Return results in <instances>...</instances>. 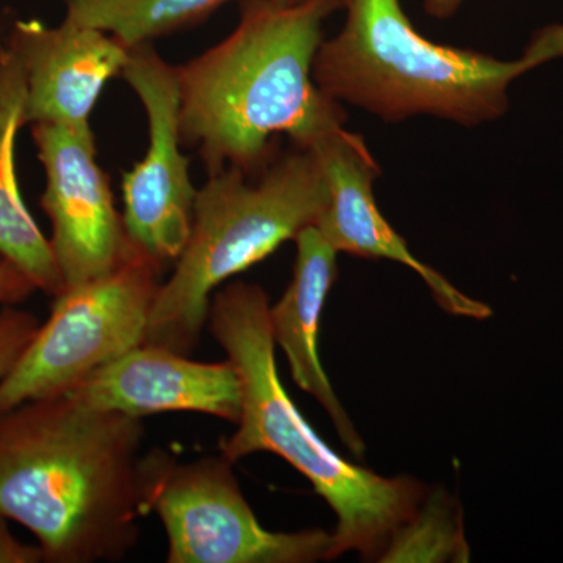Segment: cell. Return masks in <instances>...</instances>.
I'll use <instances>...</instances> for the list:
<instances>
[{
	"instance_id": "3957f363",
	"label": "cell",
	"mask_w": 563,
	"mask_h": 563,
	"mask_svg": "<svg viewBox=\"0 0 563 563\" xmlns=\"http://www.w3.org/2000/svg\"><path fill=\"white\" fill-rule=\"evenodd\" d=\"M269 307L261 285L246 282L229 284L210 302L207 324L243 385L242 417L236 431L221 442V454L233 463L255 453L279 455L335 514L331 559L355 551L365 561L379 562L393 533L426 498V485L355 465L314 432L282 385Z\"/></svg>"
},
{
	"instance_id": "5bb4252c",
	"label": "cell",
	"mask_w": 563,
	"mask_h": 563,
	"mask_svg": "<svg viewBox=\"0 0 563 563\" xmlns=\"http://www.w3.org/2000/svg\"><path fill=\"white\" fill-rule=\"evenodd\" d=\"M25 103L24 65L10 41L0 40V258L18 266L36 290L57 298L65 285L51 242L33 220L18 184L14 146L18 132L27 124Z\"/></svg>"
},
{
	"instance_id": "5b68a950",
	"label": "cell",
	"mask_w": 563,
	"mask_h": 563,
	"mask_svg": "<svg viewBox=\"0 0 563 563\" xmlns=\"http://www.w3.org/2000/svg\"><path fill=\"white\" fill-rule=\"evenodd\" d=\"M329 187L317 155L292 146L257 176L225 168L198 191L187 246L152 307L144 343L191 355L211 292L317 224Z\"/></svg>"
},
{
	"instance_id": "ffe728a7",
	"label": "cell",
	"mask_w": 563,
	"mask_h": 563,
	"mask_svg": "<svg viewBox=\"0 0 563 563\" xmlns=\"http://www.w3.org/2000/svg\"><path fill=\"white\" fill-rule=\"evenodd\" d=\"M463 0H424V11L437 20H448L461 9Z\"/></svg>"
},
{
	"instance_id": "8992f818",
	"label": "cell",
	"mask_w": 563,
	"mask_h": 563,
	"mask_svg": "<svg viewBox=\"0 0 563 563\" xmlns=\"http://www.w3.org/2000/svg\"><path fill=\"white\" fill-rule=\"evenodd\" d=\"M232 466L222 454L187 463L163 450L140 457L141 512L157 515L165 526L169 563H312L331 559L332 533L263 528Z\"/></svg>"
},
{
	"instance_id": "6da1fadb",
	"label": "cell",
	"mask_w": 563,
	"mask_h": 563,
	"mask_svg": "<svg viewBox=\"0 0 563 563\" xmlns=\"http://www.w3.org/2000/svg\"><path fill=\"white\" fill-rule=\"evenodd\" d=\"M143 418L69 393L0 415V515L38 539L46 562L122 561L140 537Z\"/></svg>"
},
{
	"instance_id": "d6986e66",
	"label": "cell",
	"mask_w": 563,
	"mask_h": 563,
	"mask_svg": "<svg viewBox=\"0 0 563 563\" xmlns=\"http://www.w3.org/2000/svg\"><path fill=\"white\" fill-rule=\"evenodd\" d=\"M46 562L40 544L20 542L10 532L7 518L0 515V563H40Z\"/></svg>"
},
{
	"instance_id": "7a4b0ae2",
	"label": "cell",
	"mask_w": 563,
	"mask_h": 563,
	"mask_svg": "<svg viewBox=\"0 0 563 563\" xmlns=\"http://www.w3.org/2000/svg\"><path fill=\"white\" fill-rule=\"evenodd\" d=\"M339 0H242L235 31L217 46L176 66L180 136L196 146L209 176L225 168L257 176L276 158V141L309 150L346 122L342 103L313 80L322 24Z\"/></svg>"
},
{
	"instance_id": "277c9868",
	"label": "cell",
	"mask_w": 563,
	"mask_h": 563,
	"mask_svg": "<svg viewBox=\"0 0 563 563\" xmlns=\"http://www.w3.org/2000/svg\"><path fill=\"white\" fill-rule=\"evenodd\" d=\"M344 24L322 40L313 80L333 101L387 122L433 117L476 128L509 109L510 84L563 57V24L533 33L518 60L443 46L424 38L401 0H339Z\"/></svg>"
},
{
	"instance_id": "7c38bea8",
	"label": "cell",
	"mask_w": 563,
	"mask_h": 563,
	"mask_svg": "<svg viewBox=\"0 0 563 563\" xmlns=\"http://www.w3.org/2000/svg\"><path fill=\"white\" fill-rule=\"evenodd\" d=\"M7 40L27 76V124L91 128L90 114L107 81L120 76L132 47L99 29L63 21L49 27L16 20Z\"/></svg>"
},
{
	"instance_id": "9a60e30c",
	"label": "cell",
	"mask_w": 563,
	"mask_h": 563,
	"mask_svg": "<svg viewBox=\"0 0 563 563\" xmlns=\"http://www.w3.org/2000/svg\"><path fill=\"white\" fill-rule=\"evenodd\" d=\"M66 21L111 33L129 47L201 24L229 0H62Z\"/></svg>"
},
{
	"instance_id": "4fadbf2b",
	"label": "cell",
	"mask_w": 563,
	"mask_h": 563,
	"mask_svg": "<svg viewBox=\"0 0 563 563\" xmlns=\"http://www.w3.org/2000/svg\"><path fill=\"white\" fill-rule=\"evenodd\" d=\"M295 242L298 254L292 279L280 301L269 307L273 340L290 363L295 384L321 404L347 450L362 457L365 443L344 412L318 354L322 309L339 277V251L317 225L303 229Z\"/></svg>"
},
{
	"instance_id": "8fae6325",
	"label": "cell",
	"mask_w": 563,
	"mask_h": 563,
	"mask_svg": "<svg viewBox=\"0 0 563 563\" xmlns=\"http://www.w3.org/2000/svg\"><path fill=\"white\" fill-rule=\"evenodd\" d=\"M92 409L144 418L165 412H196L239 422L243 385L232 361L196 362L143 343L85 377L68 391Z\"/></svg>"
},
{
	"instance_id": "44dd1931",
	"label": "cell",
	"mask_w": 563,
	"mask_h": 563,
	"mask_svg": "<svg viewBox=\"0 0 563 563\" xmlns=\"http://www.w3.org/2000/svg\"><path fill=\"white\" fill-rule=\"evenodd\" d=\"M273 2L279 3V5H295V3L303 2V0H273Z\"/></svg>"
},
{
	"instance_id": "ac0fdd59",
	"label": "cell",
	"mask_w": 563,
	"mask_h": 563,
	"mask_svg": "<svg viewBox=\"0 0 563 563\" xmlns=\"http://www.w3.org/2000/svg\"><path fill=\"white\" fill-rule=\"evenodd\" d=\"M35 290V284L18 266L0 258V306H16Z\"/></svg>"
},
{
	"instance_id": "ba28073f",
	"label": "cell",
	"mask_w": 563,
	"mask_h": 563,
	"mask_svg": "<svg viewBox=\"0 0 563 563\" xmlns=\"http://www.w3.org/2000/svg\"><path fill=\"white\" fill-rule=\"evenodd\" d=\"M121 76L139 96L150 125L146 157L122 179V218L133 246L163 269L187 246L198 196L180 150L179 76L152 43L132 47Z\"/></svg>"
},
{
	"instance_id": "9c48e42d",
	"label": "cell",
	"mask_w": 563,
	"mask_h": 563,
	"mask_svg": "<svg viewBox=\"0 0 563 563\" xmlns=\"http://www.w3.org/2000/svg\"><path fill=\"white\" fill-rule=\"evenodd\" d=\"M32 136L46 173L41 207L52 222L49 242L65 290L120 268L139 250L96 161L91 128L33 124Z\"/></svg>"
},
{
	"instance_id": "e0dca14e",
	"label": "cell",
	"mask_w": 563,
	"mask_h": 563,
	"mask_svg": "<svg viewBox=\"0 0 563 563\" xmlns=\"http://www.w3.org/2000/svg\"><path fill=\"white\" fill-rule=\"evenodd\" d=\"M38 328L35 314L14 306H5L0 310V379L20 361Z\"/></svg>"
},
{
	"instance_id": "30bf717a",
	"label": "cell",
	"mask_w": 563,
	"mask_h": 563,
	"mask_svg": "<svg viewBox=\"0 0 563 563\" xmlns=\"http://www.w3.org/2000/svg\"><path fill=\"white\" fill-rule=\"evenodd\" d=\"M309 150L320 161L331 195L314 225L336 251L401 263L424 280L444 312L481 321L492 317L490 306L470 298L442 274L418 261L385 220L373 191L379 165L362 136L340 125L321 135Z\"/></svg>"
},
{
	"instance_id": "52a82bcc",
	"label": "cell",
	"mask_w": 563,
	"mask_h": 563,
	"mask_svg": "<svg viewBox=\"0 0 563 563\" xmlns=\"http://www.w3.org/2000/svg\"><path fill=\"white\" fill-rule=\"evenodd\" d=\"M162 269L136 251L120 268L55 298L20 361L0 379V415L65 395L146 340Z\"/></svg>"
},
{
	"instance_id": "2e32d148",
	"label": "cell",
	"mask_w": 563,
	"mask_h": 563,
	"mask_svg": "<svg viewBox=\"0 0 563 563\" xmlns=\"http://www.w3.org/2000/svg\"><path fill=\"white\" fill-rule=\"evenodd\" d=\"M468 558L461 507L446 492L435 490L396 529L379 562H468Z\"/></svg>"
}]
</instances>
